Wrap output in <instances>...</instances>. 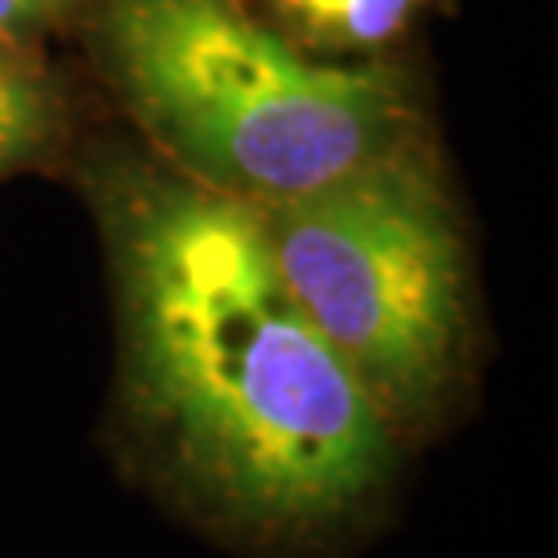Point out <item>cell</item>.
<instances>
[{
  "instance_id": "1",
  "label": "cell",
  "mask_w": 558,
  "mask_h": 558,
  "mask_svg": "<svg viewBox=\"0 0 558 558\" xmlns=\"http://www.w3.org/2000/svg\"><path fill=\"white\" fill-rule=\"evenodd\" d=\"M106 199L128 410L167 494L265 548L363 522L399 435L287 290L258 210L160 174Z\"/></svg>"
},
{
  "instance_id": "2",
  "label": "cell",
  "mask_w": 558,
  "mask_h": 558,
  "mask_svg": "<svg viewBox=\"0 0 558 558\" xmlns=\"http://www.w3.org/2000/svg\"><path fill=\"white\" fill-rule=\"evenodd\" d=\"M102 37L142 124L199 185L251 207L327 185L399 142L392 76L308 59L236 0H109Z\"/></svg>"
},
{
  "instance_id": "3",
  "label": "cell",
  "mask_w": 558,
  "mask_h": 558,
  "mask_svg": "<svg viewBox=\"0 0 558 558\" xmlns=\"http://www.w3.org/2000/svg\"><path fill=\"white\" fill-rule=\"evenodd\" d=\"M272 262L392 432L439 414L464 352V251L428 167L388 153L254 207Z\"/></svg>"
},
{
  "instance_id": "4",
  "label": "cell",
  "mask_w": 558,
  "mask_h": 558,
  "mask_svg": "<svg viewBox=\"0 0 558 558\" xmlns=\"http://www.w3.org/2000/svg\"><path fill=\"white\" fill-rule=\"evenodd\" d=\"M417 0H276L301 37L327 48H374L407 26Z\"/></svg>"
},
{
  "instance_id": "5",
  "label": "cell",
  "mask_w": 558,
  "mask_h": 558,
  "mask_svg": "<svg viewBox=\"0 0 558 558\" xmlns=\"http://www.w3.org/2000/svg\"><path fill=\"white\" fill-rule=\"evenodd\" d=\"M48 131V98L40 81L0 44V174L22 160Z\"/></svg>"
},
{
  "instance_id": "6",
  "label": "cell",
  "mask_w": 558,
  "mask_h": 558,
  "mask_svg": "<svg viewBox=\"0 0 558 558\" xmlns=\"http://www.w3.org/2000/svg\"><path fill=\"white\" fill-rule=\"evenodd\" d=\"M62 8V0H0V40L37 26Z\"/></svg>"
}]
</instances>
